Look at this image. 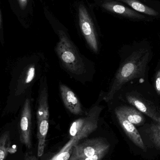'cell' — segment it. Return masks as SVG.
<instances>
[{
  "label": "cell",
  "instance_id": "cell-16",
  "mask_svg": "<svg viewBox=\"0 0 160 160\" xmlns=\"http://www.w3.org/2000/svg\"><path fill=\"white\" fill-rule=\"evenodd\" d=\"M123 2L129 6L133 10L139 13H143L151 16H157L158 12L150 7L146 5L138 0H118Z\"/></svg>",
  "mask_w": 160,
  "mask_h": 160
},
{
  "label": "cell",
  "instance_id": "cell-8",
  "mask_svg": "<svg viewBox=\"0 0 160 160\" xmlns=\"http://www.w3.org/2000/svg\"><path fill=\"white\" fill-rule=\"evenodd\" d=\"M60 93L66 108L74 115H82V109L79 99L73 90L65 85H60Z\"/></svg>",
  "mask_w": 160,
  "mask_h": 160
},
{
  "label": "cell",
  "instance_id": "cell-4",
  "mask_svg": "<svg viewBox=\"0 0 160 160\" xmlns=\"http://www.w3.org/2000/svg\"><path fill=\"white\" fill-rule=\"evenodd\" d=\"M110 147V144L104 138L89 139L73 146L68 160H83L100 152L108 151Z\"/></svg>",
  "mask_w": 160,
  "mask_h": 160
},
{
  "label": "cell",
  "instance_id": "cell-13",
  "mask_svg": "<svg viewBox=\"0 0 160 160\" xmlns=\"http://www.w3.org/2000/svg\"><path fill=\"white\" fill-rule=\"evenodd\" d=\"M117 108L129 121L134 125H142L144 122V117L142 113L137 109L128 106H120Z\"/></svg>",
  "mask_w": 160,
  "mask_h": 160
},
{
  "label": "cell",
  "instance_id": "cell-17",
  "mask_svg": "<svg viewBox=\"0 0 160 160\" xmlns=\"http://www.w3.org/2000/svg\"><path fill=\"white\" fill-rule=\"evenodd\" d=\"M148 133L152 142L158 149H160V123L155 121L149 126Z\"/></svg>",
  "mask_w": 160,
  "mask_h": 160
},
{
  "label": "cell",
  "instance_id": "cell-10",
  "mask_svg": "<svg viewBox=\"0 0 160 160\" xmlns=\"http://www.w3.org/2000/svg\"><path fill=\"white\" fill-rule=\"evenodd\" d=\"M127 99L132 105L136 107L142 113L149 117L154 121L160 123V115L151 107H149L141 99L134 96L129 95L127 97Z\"/></svg>",
  "mask_w": 160,
  "mask_h": 160
},
{
  "label": "cell",
  "instance_id": "cell-2",
  "mask_svg": "<svg viewBox=\"0 0 160 160\" xmlns=\"http://www.w3.org/2000/svg\"><path fill=\"white\" fill-rule=\"evenodd\" d=\"M59 37L55 51L63 65L75 75L83 74L84 64L72 41L63 31H59Z\"/></svg>",
  "mask_w": 160,
  "mask_h": 160
},
{
  "label": "cell",
  "instance_id": "cell-5",
  "mask_svg": "<svg viewBox=\"0 0 160 160\" xmlns=\"http://www.w3.org/2000/svg\"><path fill=\"white\" fill-rule=\"evenodd\" d=\"M79 24L81 32L90 48L94 52L98 51V43L94 24L89 13L83 5L78 7Z\"/></svg>",
  "mask_w": 160,
  "mask_h": 160
},
{
  "label": "cell",
  "instance_id": "cell-19",
  "mask_svg": "<svg viewBox=\"0 0 160 160\" xmlns=\"http://www.w3.org/2000/svg\"><path fill=\"white\" fill-rule=\"evenodd\" d=\"M108 151H103V152H100V153H98L94 156L92 157H89V158H87L83 160H101L102 158L105 156L106 153L108 152Z\"/></svg>",
  "mask_w": 160,
  "mask_h": 160
},
{
  "label": "cell",
  "instance_id": "cell-15",
  "mask_svg": "<svg viewBox=\"0 0 160 160\" xmlns=\"http://www.w3.org/2000/svg\"><path fill=\"white\" fill-rule=\"evenodd\" d=\"M11 144L10 132L7 131L0 135V160H6L8 154L16 152Z\"/></svg>",
  "mask_w": 160,
  "mask_h": 160
},
{
  "label": "cell",
  "instance_id": "cell-3",
  "mask_svg": "<svg viewBox=\"0 0 160 160\" xmlns=\"http://www.w3.org/2000/svg\"><path fill=\"white\" fill-rule=\"evenodd\" d=\"M102 109V106L96 105L90 109L86 116L71 124L69 131L70 139L66 144L68 148H73L79 141L86 138L97 129Z\"/></svg>",
  "mask_w": 160,
  "mask_h": 160
},
{
  "label": "cell",
  "instance_id": "cell-21",
  "mask_svg": "<svg viewBox=\"0 0 160 160\" xmlns=\"http://www.w3.org/2000/svg\"><path fill=\"white\" fill-rule=\"evenodd\" d=\"M20 7L22 10H24L27 6L28 0H18Z\"/></svg>",
  "mask_w": 160,
  "mask_h": 160
},
{
  "label": "cell",
  "instance_id": "cell-6",
  "mask_svg": "<svg viewBox=\"0 0 160 160\" xmlns=\"http://www.w3.org/2000/svg\"><path fill=\"white\" fill-rule=\"evenodd\" d=\"M32 118L31 101L29 98H27L24 101L21 114L19 132L21 142L29 149L32 147Z\"/></svg>",
  "mask_w": 160,
  "mask_h": 160
},
{
  "label": "cell",
  "instance_id": "cell-18",
  "mask_svg": "<svg viewBox=\"0 0 160 160\" xmlns=\"http://www.w3.org/2000/svg\"><path fill=\"white\" fill-rule=\"evenodd\" d=\"M72 149L62 148L60 152L50 160H68L72 153Z\"/></svg>",
  "mask_w": 160,
  "mask_h": 160
},
{
  "label": "cell",
  "instance_id": "cell-14",
  "mask_svg": "<svg viewBox=\"0 0 160 160\" xmlns=\"http://www.w3.org/2000/svg\"><path fill=\"white\" fill-rule=\"evenodd\" d=\"M37 137L38 139V156L41 157L44 154L46 137L49 129V119H43L37 123Z\"/></svg>",
  "mask_w": 160,
  "mask_h": 160
},
{
  "label": "cell",
  "instance_id": "cell-9",
  "mask_svg": "<svg viewBox=\"0 0 160 160\" xmlns=\"http://www.w3.org/2000/svg\"><path fill=\"white\" fill-rule=\"evenodd\" d=\"M115 112L120 126L127 136L135 145L145 151L146 148L143 142L134 125L129 121L118 110L117 108L115 110Z\"/></svg>",
  "mask_w": 160,
  "mask_h": 160
},
{
  "label": "cell",
  "instance_id": "cell-7",
  "mask_svg": "<svg viewBox=\"0 0 160 160\" xmlns=\"http://www.w3.org/2000/svg\"><path fill=\"white\" fill-rule=\"evenodd\" d=\"M101 5L102 7L105 10L126 18L140 20L146 18L141 13L115 1L106 0Z\"/></svg>",
  "mask_w": 160,
  "mask_h": 160
},
{
  "label": "cell",
  "instance_id": "cell-22",
  "mask_svg": "<svg viewBox=\"0 0 160 160\" xmlns=\"http://www.w3.org/2000/svg\"><path fill=\"white\" fill-rule=\"evenodd\" d=\"M23 160H38V159L37 158L34 156V155H32L30 153H26L24 156V159Z\"/></svg>",
  "mask_w": 160,
  "mask_h": 160
},
{
  "label": "cell",
  "instance_id": "cell-12",
  "mask_svg": "<svg viewBox=\"0 0 160 160\" xmlns=\"http://www.w3.org/2000/svg\"><path fill=\"white\" fill-rule=\"evenodd\" d=\"M36 75L35 67L34 65H31L28 67L26 70L22 74L19 80L18 83L16 90V96H19L23 93L25 88L34 79Z\"/></svg>",
  "mask_w": 160,
  "mask_h": 160
},
{
  "label": "cell",
  "instance_id": "cell-20",
  "mask_svg": "<svg viewBox=\"0 0 160 160\" xmlns=\"http://www.w3.org/2000/svg\"><path fill=\"white\" fill-rule=\"evenodd\" d=\"M155 85L156 91L160 96V69L156 74Z\"/></svg>",
  "mask_w": 160,
  "mask_h": 160
},
{
  "label": "cell",
  "instance_id": "cell-1",
  "mask_svg": "<svg viewBox=\"0 0 160 160\" xmlns=\"http://www.w3.org/2000/svg\"><path fill=\"white\" fill-rule=\"evenodd\" d=\"M149 55L148 50L141 49L130 55L119 68L107 95L103 98L106 102L111 101L126 83L143 76L148 63Z\"/></svg>",
  "mask_w": 160,
  "mask_h": 160
},
{
  "label": "cell",
  "instance_id": "cell-11",
  "mask_svg": "<svg viewBox=\"0 0 160 160\" xmlns=\"http://www.w3.org/2000/svg\"><path fill=\"white\" fill-rule=\"evenodd\" d=\"M49 118L48 88H45L40 91L37 111V123L41 120Z\"/></svg>",
  "mask_w": 160,
  "mask_h": 160
},
{
  "label": "cell",
  "instance_id": "cell-23",
  "mask_svg": "<svg viewBox=\"0 0 160 160\" xmlns=\"http://www.w3.org/2000/svg\"><path fill=\"white\" fill-rule=\"evenodd\" d=\"M2 14L0 10V30L2 29Z\"/></svg>",
  "mask_w": 160,
  "mask_h": 160
}]
</instances>
